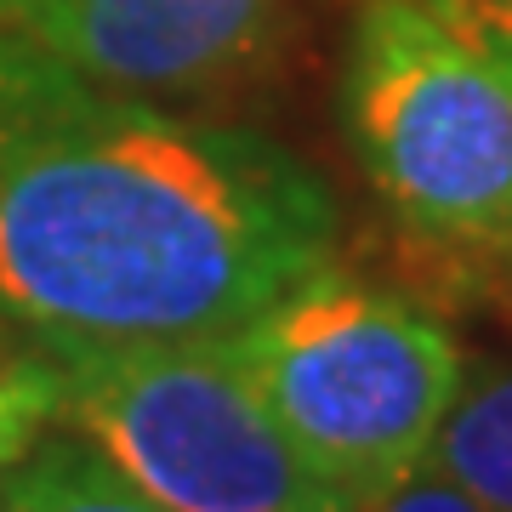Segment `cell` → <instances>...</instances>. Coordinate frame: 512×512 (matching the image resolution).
I'll use <instances>...</instances> for the list:
<instances>
[{"label":"cell","instance_id":"cell-1","mask_svg":"<svg viewBox=\"0 0 512 512\" xmlns=\"http://www.w3.org/2000/svg\"><path fill=\"white\" fill-rule=\"evenodd\" d=\"M330 251L336 205L296 154L0 29V319L46 353L234 336Z\"/></svg>","mask_w":512,"mask_h":512},{"label":"cell","instance_id":"cell-2","mask_svg":"<svg viewBox=\"0 0 512 512\" xmlns=\"http://www.w3.org/2000/svg\"><path fill=\"white\" fill-rule=\"evenodd\" d=\"M234 353L296 450L348 501L421 467L467 382L456 336L433 313L330 268L234 330Z\"/></svg>","mask_w":512,"mask_h":512},{"label":"cell","instance_id":"cell-3","mask_svg":"<svg viewBox=\"0 0 512 512\" xmlns=\"http://www.w3.org/2000/svg\"><path fill=\"white\" fill-rule=\"evenodd\" d=\"M57 416L171 512H353L262 404L234 336L52 353Z\"/></svg>","mask_w":512,"mask_h":512},{"label":"cell","instance_id":"cell-4","mask_svg":"<svg viewBox=\"0 0 512 512\" xmlns=\"http://www.w3.org/2000/svg\"><path fill=\"white\" fill-rule=\"evenodd\" d=\"M348 131L370 188L421 245L512 262V63L416 0H365Z\"/></svg>","mask_w":512,"mask_h":512},{"label":"cell","instance_id":"cell-5","mask_svg":"<svg viewBox=\"0 0 512 512\" xmlns=\"http://www.w3.org/2000/svg\"><path fill=\"white\" fill-rule=\"evenodd\" d=\"M285 0H0V29L114 92H205L268 52Z\"/></svg>","mask_w":512,"mask_h":512},{"label":"cell","instance_id":"cell-6","mask_svg":"<svg viewBox=\"0 0 512 512\" xmlns=\"http://www.w3.org/2000/svg\"><path fill=\"white\" fill-rule=\"evenodd\" d=\"M427 467H439L484 512H512V365L461 382L427 450Z\"/></svg>","mask_w":512,"mask_h":512},{"label":"cell","instance_id":"cell-7","mask_svg":"<svg viewBox=\"0 0 512 512\" xmlns=\"http://www.w3.org/2000/svg\"><path fill=\"white\" fill-rule=\"evenodd\" d=\"M0 512H171L131 490L86 439H52L6 473Z\"/></svg>","mask_w":512,"mask_h":512},{"label":"cell","instance_id":"cell-8","mask_svg":"<svg viewBox=\"0 0 512 512\" xmlns=\"http://www.w3.org/2000/svg\"><path fill=\"white\" fill-rule=\"evenodd\" d=\"M46 416H57L52 359H23L0 370V461H18Z\"/></svg>","mask_w":512,"mask_h":512},{"label":"cell","instance_id":"cell-9","mask_svg":"<svg viewBox=\"0 0 512 512\" xmlns=\"http://www.w3.org/2000/svg\"><path fill=\"white\" fill-rule=\"evenodd\" d=\"M353 512H484L467 490H456L439 467H410L404 478L382 484V490H370L353 501Z\"/></svg>","mask_w":512,"mask_h":512},{"label":"cell","instance_id":"cell-10","mask_svg":"<svg viewBox=\"0 0 512 512\" xmlns=\"http://www.w3.org/2000/svg\"><path fill=\"white\" fill-rule=\"evenodd\" d=\"M433 18H444L456 35L478 40L484 52L512 63V0H416Z\"/></svg>","mask_w":512,"mask_h":512}]
</instances>
